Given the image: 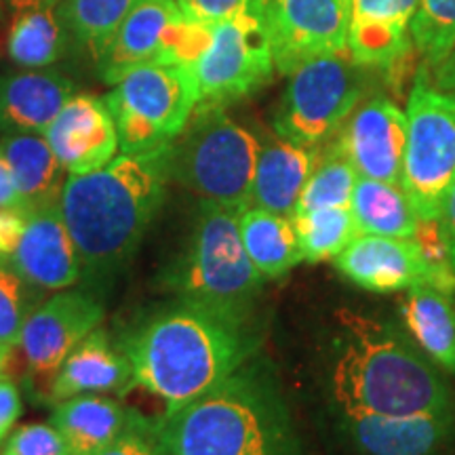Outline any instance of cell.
I'll use <instances>...</instances> for the list:
<instances>
[{"mask_svg": "<svg viewBox=\"0 0 455 455\" xmlns=\"http://www.w3.org/2000/svg\"><path fill=\"white\" fill-rule=\"evenodd\" d=\"M144 415L104 395L72 396L55 405L51 424L64 436L70 455H100Z\"/></svg>", "mask_w": 455, "mask_h": 455, "instance_id": "23", "label": "cell"}, {"mask_svg": "<svg viewBox=\"0 0 455 455\" xmlns=\"http://www.w3.org/2000/svg\"><path fill=\"white\" fill-rule=\"evenodd\" d=\"M30 284L9 261H0V344L17 346L30 315Z\"/></svg>", "mask_w": 455, "mask_h": 455, "instance_id": "33", "label": "cell"}, {"mask_svg": "<svg viewBox=\"0 0 455 455\" xmlns=\"http://www.w3.org/2000/svg\"><path fill=\"white\" fill-rule=\"evenodd\" d=\"M259 138L236 123L224 106L198 104L184 131L167 146V173L201 201L244 212L251 188Z\"/></svg>", "mask_w": 455, "mask_h": 455, "instance_id": "6", "label": "cell"}, {"mask_svg": "<svg viewBox=\"0 0 455 455\" xmlns=\"http://www.w3.org/2000/svg\"><path fill=\"white\" fill-rule=\"evenodd\" d=\"M407 138L401 188L418 220H439L455 181V100L432 84L422 68L407 101Z\"/></svg>", "mask_w": 455, "mask_h": 455, "instance_id": "9", "label": "cell"}, {"mask_svg": "<svg viewBox=\"0 0 455 455\" xmlns=\"http://www.w3.org/2000/svg\"><path fill=\"white\" fill-rule=\"evenodd\" d=\"M367 68L348 49L315 57L289 74L272 127L278 138L318 148L338 133L367 93Z\"/></svg>", "mask_w": 455, "mask_h": 455, "instance_id": "8", "label": "cell"}, {"mask_svg": "<svg viewBox=\"0 0 455 455\" xmlns=\"http://www.w3.org/2000/svg\"><path fill=\"white\" fill-rule=\"evenodd\" d=\"M133 386V367L123 346H116L104 329H95L74 348L49 390V403L81 395L124 392Z\"/></svg>", "mask_w": 455, "mask_h": 455, "instance_id": "20", "label": "cell"}, {"mask_svg": "<svg viewBox=\"0 0 455 455\" xmlns=\"http://www.w3.org/2000/svg\"><path fill=\"white\" fill-rule=\"evenodd\" d=\"M439 226L443 232V238H445L449 255H451V264L455 270V181L449 188V192L445 195V201L441 204V213H439Z\"/></svg>", "mask_w": 455, "mask_h": 455, "instance_id": "40", "label": "cell"}, {"mask_svg": "<svg viewBox=\"0 0 455 455\" xmlns=\"http://www.w3.org/2000/svg\"><path fill=\"white\" fill-rule=\"evenodd\" d=\"M104 101L123 155L158 150L178 138L196 110V74L178 64L140 66L124 74Z\"/></svg>", "mask_w": 455, "mask_h": 455, "instance_id": "7", "label": "cell"}, {"mask_svg": "<svg viewBox=\"0 0 455 455\" xmlns=\"http://www.w3.org/2000/svg\"><path fill=\"white\" fill-rule=\"evenodd\" d=\"M331 455H455V409L418 415L321 413Z\"/></svg>", "mask_w": 455, "mask_h": 455, "instance_id": "12", "label": "cell"}, {"mask_svg": "<svg viewBox=\"0 0 455 455\" xmlns=\"http://www.w3.org/2000/svg\"><path fill=\"white\" fill-rule=\"evenodd\" d=\"M158 455H310L276 369L255 355L230 378L155 419Z\"/></svg>", "mask_w": 455, "mask_h": 455, "instance_id": "3", "label": "cell"}, {"mask_svg": "<svg viewBox=\"0 0 455 455\" xmlns=\"http://www.w3.org/2000/svg\"><path fill=\"white\" fill-rule=\"evenodd\" d=\"M135 4L138 0H60L57 9L74 43L98 61Z\"/></svg>", "mask_w": 455, "mask_h": 455, "instance_id": "29", "label": "cell"}, {"mask_svg": "<svg viewBox=\"0 0 455 455\" xmlns=\"http://www.w3.org/2000/svg\"><path fill=\"white\" fill-rule=\"evenodd\" d=\"M74 84L51 68H28L0 78V131L7 135L44 133L68 100Z\"/></svg>", "mask_w": 455, "mask_h": 455, "instance_id": "21", "label": "cell"}, {"mask_svg": "<svg viewBox=\"0 0 455 455\" xmlns=\"http://www.w3.org/2000/svg\"><path fill=\"white\" fill-rule=\"evenodd\" d=\"M21 415V396L20 390L9 379H0V441L7 436Z\"/></svg>", "mask_w": 455, "mask_h": 455, "instance_id": "39", "label": "cell"}, {"mask_svg": "<svg viewBox=\"0 0 455 455\" xmlns=\"http://www.w3.org/2000/svg\"><path fill=\"white\" fill-rule=\"evenodd\" d=\"M167 146L114 156L98 171L68 175L60 212L87 287H100L129 264L161 212L169 181Z\"/></svg>", "mask_w": 455, "mask_h": 455, "instance_id": "4", "label": "cell"}, {"mask_svg": "<svg viewBox=\"0 0 455 455\" xmlns=\"http://www.w3.org/2000/svg\"><path fill=\"white\" fill-rule=\"evenodd\" d=\"M0 209H24L13 171H11V164L3 152H0Z\"/></svg>", "mask_w": 455, "mask_h": 455, "instance_id": "41", "label": "cell"}, {"mask_svg": "<svg viewBox=\"0 0 455 455\" xmlns=\"http://www.w3.org/2000/svg\"><path fill=\"white\" fill-rule=\"evenodd\" d=\"M3 455H70V451L53 424H26L11 435Z\"/></svg>", "mask_w": 455, "mask_h": 455, "instance_id": "35", "label": "cell"}, {"mask_svg": "<svg viewBox=\"0 0 455 455\" xmlns=\"http://www.w3.org/2000/svg\"><path fill=\"white\" fill-rule=\"evenodd\" d=\"M266 3H268V0H251V7L255 9V11H258V9H261V7H264V4Z\"/></svg>", "mask_w": 455, "mask_h": 455, "instance_id": "44", "label": "cell"}, {"mask_svg": "<svg viewBox=\"0 0 455 455\" xmlns=\"http://www.w3.org/2000/svg\"><path fill=\"white\" fill-rule=\"evenodd\" d=\"M323 411L418 415L455 409L447 375L401 323L338 308L318 339Z\"/></svg>", "mask_w": 455, "mask_h": 455, "instance_id": "1", "label": "cell"}, {"mask_svg": "<svg viewBox=\"0 0 455 455\" xmlns=\"http://www.w3.org/2000/svg\"><path fill=\"white\" fill-rule=\"evenodd\" d=\"M57 3H60V0H57Z\"/></svg>", "mask_w": 455, "mask_h": 455, "instance_id": "45", "label": "cell"}, {"mask_svg": "<svg viewBox=\"0 0 455 455\" xmlns=\"http://www.w3.org/2000/svg\"><path fill=\"white\" fill-rule=\"evenodd\" d=\"M398 318L415 344L445 373L455 375V299L432 284L407 289Z\"/></svg>", "mask_w": 455, "mask_h": 455, "instance_id": "24", "label": "cell"}, {"mask_svg": "<svg viewBox=\"0 0 455 455\" xmlns=\"http://www.w3.org/2000/svg\"><path fill=\"white\" fill-rule=\"evenodd\" d=\"M432 70H435V81H432V84L455 100V49L439 66L432 68Z\"/></svg>", "mask_w": 455, "mask_h": 455, "instance_id": "42", "label": "cell"}, {"mask_svg": "<svg viewBox=\"0 0 455 455\" xmlns=\"http://www.w3.org/2000/svg\"><path fill=\"white\" fill-rule=\"evenodd\" d=\"M333 264L341 276L371 293H396L430 284L428 268L413 238L356 235L335 255Z\"/></svg>", "mask_w": 455, "mask_h": 455, "instance_id": "18", "label": "cell"}, {"mask_svg": "<svg viewBox=\"0 0 455 455\" xmlns=\"http://www.w3.org/2000/svg\"><path fill=\"white\" fill-rule=\"evenodd\" d=\"M419 0H352L348 53L358 66L396 70L413 51L409 26Z\"/></svg>", "mask_w": 455, "mask_h": 455, "instance_id": "19", "label": "cell"}, {"mask_svg": "<svg viewBox=\"0 0 455 455\" xmlns=\"http://www.w3.org/2000/svg\"><path fill=\"white\" fill-rule=\"evenodd\" d=\"M352 0H268L258 9L275 68L284 76L315 57L348 49Z\"/></svg>", "mask_w": 455, "mask_h": 455, "instance_id": "14", "label": "cell"}, {"mask_svg": "<svg viewBox=\"0 0 455 455\" xmlns=\"http://www.w3.org/2000/svg\"><path fill=\"white\" fill-rule=\"evenodd\" d=\"M356 180V169L333 140L318 156L316 167L301 190L293 215L321 207H350Z\"/></svg>", "mask_w": 455, "mask_h": 455, "instance_id": "31", "label": "cell"}, {"mask_svg": "<svg viewBox=\"0 0 455 455\" xmlns=\"http://www.w3.org/2000/svg\"><path fill=\"white\" fill-rule=\"evenodd\" d=\"M188 20L215 26L251 9V0H175Z\"/></svg>", "mask_w": 455, "mask_h": 455, "instance_id": "36", "label": "cell"}, {"mask_svg": "<svg viewBox=\"0 0 455 455\" xmlns=\"http://www.w3.org/2000/svg\"><path fill=\"white\" fill-rule=\"evenodd\" d=\"M104 304L91 289H70L49 298L30 312L21 329L20 346L26 358L28 379L36 398L49 390L61 363L104 321Z\"/></svg>", "mask_w": 455, "mask_h": 455, "instance_id": "13", "label": "cell"}, {"mask_svg": "<svg viewBox=\"0 0 455 455\" xmlns=\"http://www.w3.org/2000/svg\"><path fill=\"white\" fill-rule=\"evenodd\" d=\"M121 346L133 367V386L163 398L173 411L259 355L261 333L255 318L178 298L148 316Z\"/></svg>", "mask_w": 455, "mask_h": 455, "instance_id": "2", "label": "cell"}, {"mask_svg": "<svg viewBox=\"0 0 455 455\" xmlns=\"http://www.w3.org/2000/svg\"><path fill=\"white\" fill-rule=\"evenodd\" d=\"M413 241L422 253L432 287L455 295V270L439 220H418Z\"/></svg>", "mask_w": 455, "mask_h": 455, "instance_id": "34", "label": "cell"}, {"mask_svg": "<svg viewBox=\"0 0 455 455\" xmlns=\"http://www.w3.org/2000/svg\"><path fill=\"white\" fill-rule=\"evenodd\" d=\"M57 0H11L9 57L17 66L49 68L66 47Z\"/></svg>", "mask_w": 455, "mask_h": 455, "instance_id": "26", "label": "cell"}, {"mask_svg": "<svg viewBox=\"0 0 455 455\" xmlns=\"http://www.w3.org/2000/svg\"><path fill=\"white\" fill-rule=\"evenodd\" d=\"M238 218L235 207L201 201L184 251L167 272V287L181 299L255 318L266 278L244 251Z\"/></svg>", "mask_w": 455, "mask_h": 455, "instance_id": "5", "label": "cell"}, {"mask_svg": "<svg viewBox=\"0 0 455 455\" xmlns=\"http://www.w3.org/2000/svg\"><path fill=\"white\" fill-rule=\"evenodd\" d=\"M13 348H15V346L0 344V379H3L4 373H7L9 363H11V356H13Z\"/></svg>", "mask_w": 455, "mask_h": 455, "instance_id": "43", "label": "cell"}, {"mask_svg": "<svg viewBox=\"0 0 455 455\" xmlns=\"http://www.w3.org/2000/svg\"><path fill=\"white\" fill-rule=\"evenodd\" d=\"M212 41V26L188 20L175 0H138L98 60L108 84L146 64H178L195 70Z\"/></svg>", "mask_w": 455, "mask_h": 455, "instance_id": "10", "label": "cell"}, {"mask_svg": "<svg viewBox=\"0 0 455 455\" xmlns=\"http://www.w3.org/2000/svg\"><path fill=\"white\" fill-rule=\"evenodd\" d=\"M407 114L395 101H361L338 131V146L361 178L401 186Z\"/></svg>", "mask_w": 455, "mask_h": 455, "instance_id": "15", "label": "cell"}, {"mask_svg": "<svg viewBox=\"0 0 455 455\" xmlns=\"http://www.w3.org/2000/svg\"><path fill=\"white\" fill-rule=\"evenodd\" d=\"M275 60L253 7L212 26V41L198 57V104L228 106L249 98L275 76Z\"/></svg>", "mask_w": 455, "mask_h": 455, "instance_id": "11", "label": "cell"}, {"mask_svg": "<svg viewBox=\"0 0 455 455\" xmlns=\"http://www.w3.org/2000/svg\"><path fill=\"white\" fill-rule=\"evenodd\" d=\"M350 212L358 235L413 238L418 226V213L401 186L361 175L352 192Z\"/></svg>", "mask_w": 455, "mask_h": 455, "instance_id": "28", "label": "cell"}, {"mask_svg": "<svg viewBox=\"0 0 455 455\" xmlns=\"http://www.w3.org/2000/svg\"><path fill=\"white\" fill-rule=\"evenodd\" d=\"M9 258L36 291H61L81 281V259L60 204L28 213L24 235Z\"/></svg>", "mask_w": 455, "mask_h": 455, "instance_id": "17", "label": "cell"}, {"mask_svg": "<svg viewBox=\"0 0 455 455\" xmlns=\"http://www.w3.org/2000/svg\"><path fill=\"white\" fill-rule=\"evenodd\" d=\"M43 138L53 148L68 175H83L106 167L118 152L116 124L106 101L95 95H72Z\"/></svg>", "mask_w": 455, "mask_h": 455, "instance_id": "16", "label": "cell"}, {"mask_svg": "<svg viewBox=\"0 0 455 455\" xmlns=\"http://www.w3.org/2000/svg\"><path fill=\"white\" fill-rule=\"evenodd\" d=\"M20 190L24 212L60 204L61 190L66 184V169L55 156L53 148L38 133L9 135L0 146Z\"/></svg>", "mask_w": 455, "mask_h": 455, "instance_id": "25", "label": "cell"}, {"mask_svg": "<svg viewBox=\"0 0 455 455\" xmlns=\"http://www.w3.org/2000/svg\"><path fill=\"white\" fill-rule=\"evenodd\" d=\"M318 148L298 146L278 135L259 140L251 207L291 218L306 181L318 163Z\"/></svg>", "mask_w": 455, "mask_h": 455, "instance_id": "22", "label": "cell"}, {"mask_svg": "<svg viewBox=\"0 0 455 455\" xmlns=\"http://www.w3.org/2000/svg\"><path fill=\"white\" fill-rule=\"evenodd\" d=\"M291 220L304 261H310V264L333 259L358 235V226L350 207L312 209V212L291 215Z\"/></svg>", "mask_w": 455, "mask_h": 455, "instance_id": "30", "label": "cell"}, {"mask_svg": "<svg viewBox=\"0 0 455 455\" xmlns=\"http://www.w3.org/2000/svg\"><path fill=\"white\" fill-rule=\"evenodd\" d=\"M238 230L244 251L266 281H276L304 261L293 220L287 215L247 207L238 218Z\"/></svg>", "mask_w": 455, "mask_h": 455, "instance_id": "27", "label": "cell"}, {"mask_svg": "<svg viewBox=\"0 0 455 455\" xmlns=\"http://www.w3.org/2000/svg\"><path fill=\"white\" fill-rule=\"evenodd\" d=\"M409 32L426 68L439 66L455 49V0H419Z\"/></svg>", "mask_w": 455, "mask_h": 455, "instance_id": "32", "label": "cell"}, {"mask_svg": "<svg viewBox=\"0 0 455 455\" xmlns=\"http://www.w3.org/2000/svg\"><path fill=\"white\" fill-rule=\"evenodd\" d=\"M100 455H158L155 419L141 418L133 428L124 432L121 439Z\"/></svg>", "mask_w": 455, "mask_h": 455, "instance_id": "37", "label": "cell"}, {"mask_svg": "<svg viewBox=\"0 0 455 455\" xmlns=\"http://www.w3.org/2000/svg\"><path fill=\"white\" fill-rule=\"evenodd\" d=\"M28 213L24 209H0V255L15 251L26 230Z\"/></svg>", "mask_w": 455, "mask_h": 455, "instance_id": "38", "label": "cell"}]
</instances>
